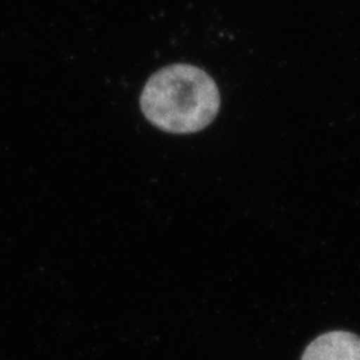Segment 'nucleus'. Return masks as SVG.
Segmentation results:
<instances>
[{
    "label": "nucleus",
    "instance_id": "1",
    "mask_svg": "<svg viewBox=\"0 0 360 360\" xmlns=\"http://www.w3.org/2000/svg\"><path fill=\"white\" fill-rule=\"evenodd\" d=\"M141 105L155 127L171 134H193L217 117L220 95L217 83L203 70L179 63L148 79Z\"/></svg>",
    "mask_w": 360,
    "mask_h": 360
},
{
    "label": "nucleus",
    "instance_id": "2",
    "mask_svg": "<svg viewBox=\"0 0 360 360\" xmlns=\"http://www.w3.org/2000/svg\"><path fill=\"white\" fill-rule=\"evenodd\" d=\"M302 360H360V336L333 331L315 339Z\"/></svg>",
    "mask_w": 360,
    "mask_h": 360
}]
</instances>
